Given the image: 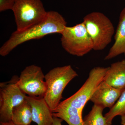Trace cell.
<instances>
[{
    "instance_id": "obj_1",
    "label": "cell",
    "mask_w": 125,
    "mask_h": 125,
    "mask_svg": "<svg viewBox=\"0 0 125 125\" xmlns=\"http://www.w3.org/2000/svg\"><path fill=\"white\" fill-rule=\"evenodd\" d=\"M64 17L56 11H47L41 22L21 31H14L0 48V55L5 57L22 43L38 39L52 34H61L67 26Z\"/></svg>"
},
{
    "instance_id": "obj_2",
    "label": "cell",
    "mask_w": 125,
    "mask_h": 125,
    "mask_svg": "<svg viewBox=\"0 0 125 125\" xmlns=\"http://www.w3.org/2000/svg\"><path fill=\"white\" fill-rule=\"evenodd\" d=\"M78 76L70 65L55 67L45 75L47 89L43 98L52 111L61 102L65 88Z\"/></svg>"
},
{
    "instance_id": "obj_3",
    "label": "cell",
    "mask_w": 125,
    "mask_h": 125,
    "mask_svg": "<svg viewBox=\"0 0 125 125\" xmlns=\"http://www.w3.org/2000/svg\"><path fill=\"white\" fill-rule=\"evenodd\" d=\"M83 22L93 42L94 50L102 51L111 42L115 29L111 21L104 14L91 12L84 17Z\"/></svg>"
},
{
    "instance_id": "obj_4",
    "label": "cell",
    "mask_w": 125,
    "mask_h": 125,
    "mask_svg": "<svg viewBox=\"0 0 125 125\" xmlns=\"http://www.w3.org/2000/svg\"><path fill=\"white\" fill-rule=\"evenodd\" d=\"M61 34L62 47L71 55L82 57L93 50V42L83 22L66 26Z\"/></svg>"
},
{
    "instance_id": "obj_5",
    "label": "cell",
    "mask_w": 125,
    "mask_h": 125,
    "mask_svg": "<svg viewBox=\"0 0 125 125\" xmlns=\"http://www.w3.org/2000/svg\"><path fill=\"white\" fill-rule=\"evenodd\" d=\"M12 11L18 31H21L43 20L47 11L41 0H15Z\"/></svg>"
},
{
    "instance_id": "obj_6",
    "label": "cell",
    "mask_w": 125,
    "mask_h": 125,
    "mask_svg": "<svg viewBox=\"0 0 125 125\" xmlns=\"http://www.w3.org/2000/svg\"><path fill=\"white\" fill-rule=\"evenodd\" d=\"M108 67H95L90 70L88 78L78 91L60 104L77 108L81 115L85 104L97 87L103 81Z\"/></svg>"
},
{
    "instance_id": "obj_7",
    "label": "cell",
    "mask_w": 125,
    "mask_h": 125,
    "mask_svg": "<svg viewBox=\"0 0 125 125\" xmlns=\"http://www.w3.org/2000/svg\"><path fill=\"white\" fill-rule=\"evenodd\" d=\"M18 78L15 75L9 82L0 83V122L11 121L14 108L26 100L27 95L17 84Z\"/></svg>"
},
{
    "instance_id": "obj_8",
    "label": "cell",
    "mask_w": 125,
    "mask_h": 125,
    "mask_svg": "<svg viewBox=\"0 0 125 125\" xmlns=\"http://www.w3.org/2000/svg\"><path fill=\"white\" fill-rule=\"evenodd\" d=\"M17 84L28 96L43 98L46 91L45 75L41 67L34 65L27 66L21 72Z\"/></svg>"
},
{
    "instance_id": "obj_9",
    "label": "cell",
    "mask_w": 125,
    "mask_h": 125,
    "mask_svg": "<svg viewBox=\"0 0 125 125\" xmlns=\"http://www.w3.org/2000/svg\"><path fill=\"white\" fill-rule=\"evenodd\" d=\"M123 90L117 89L103 81L94 92L90 101L94 105L102 107L111 108L118 100Z\"/></svg>"
},
{
    "instance_id": "obj_10",
    "label": "cell",
    "mask_w": 125,
    "mask_h": 125,
    "mask_svg": "<svg viewBox=\"0 0 125 125\" xmlns=\"http://www.w3.org/2000/svg\"><path fill=\"white\" fill-rule=\"evenodd\" d=\"M26 99L32 108V120L37 125H52V112L43 98L27 96Z\"/></svg>"
},
{
    "instance_id": "obj_11",
    "label": "cell",
    "mask_w": 125,
    "mask_h": 125,
    "mask_svg": "<svg viewBox=\"0 0 125 125\" xmlns=\"http://www.w3.org/2000/svg\"><path fill=\"white\" fill-rule=\"evenodd\" d=\"M114 40V44L104 58L105 60H111L122 54L125 56V7L120 14Z\"/></svg>"
},
{
    "instance_id": "obj_12",
    "label": "cell",
    "mask_w": 125,
    "mask_h": 125,
    "mask_svg": "<svg viewBox=\"0 0 125 125\" xmlns=\"http://www.w3.org/2000/svg\"><path fill=\"white\" fill-rule=\"evenodd\" d=\"M103 81L117 89H125V60L112 63L108 67Z\"/></svg>"
},
{
    "instance_id": "obj_13",
    "label": "cell",
    "mask_w": 125,
    "mask_h": 125,
    "mask_svg": "<svg viewBox=\"0 0 125 125\" xmlns=\"http://www.w3.org/2000/svg\"><path fill=\"white\" fill-rule=\"evenodd\" d=\"M52 115L61 118L69 125H85L82 115L75 108L59 104L52 111Z\"/></svg>"
},
{
    "instance_id": "obj_14",
    "label": "cell",
    "mask_w": 125,
    "mask_h": 125,
    "mask_svg": "<svg viewBox=\"0 0 125 125\" xmlns=\"http://www.w3.org/2000/svg\"><path fill=\"white\" fill-rule=\"evenodd\" d=\"M11 121L16 125H30L32 120V108L27 99L14 108Z\"/></svg>"
},
{
    "instance_id": "obj_15",
    "label": "cell",
    "mask_w": 125,
    "mask_h": 125,
    "mask_svg": "<svg viewBox=\"0 0 125 125\" xmlns=\"http://www.w3.org/2000/svg\"><path fill=\"white\" fill-rule=\"evenodd\" d=\"M125 115V89L123 90L117 102L110 108L109 111L105 114V117L107 125H111L115 117Z\"/></svg>"
},
{
    "instance_id": "obj_16",
    "label": "cell",
    "mask_w": 125,
    "mask_h": 125,
    "mask_svg": "<svg viewBox=\"0 0 125 125\" xmlns=\"http://www.w3.org/2000/svg\"><path fill=\"white\" fill-rule=\"evenodd\" d=\"M103 108L94 105L92 110L83 120L85 125H107L106 120L103 115Z\"/></svg>"
},
{
    "instance_id": "obj_17",
    "label": "cell",
    "mask_w": 125,
    "mask_h": 125,
    "mask_svg": "<svg viewBox=\"0 0 125 125\" xmlns=\"http://www.w3.org/2000/svg\"><path fill=\"white\" fill-rule=\"evenodd\" d=\"M15 1V0H0V11L9 10H12Z\"/></svg>"
},
{
    "instance_id": "obj_18",
    "label": "cell",
    "mask_w": 125,
    "mask_h": 125,
    "mask_svg": "<svg viewBox=\"0 0 125 125\" xmlns=\"http://www.w3.org/2000/svg\"><path fill=\"white\" fill-rule=\"evenodd\" d=\"M63 120L61 118L53 116V121L52 125H62V122Z\"/></svg>"
},
{
    "instance_id": "obj_19",
    "label": "cell",
    "mask_w": 125,
    "mask_h": 125,
    "mask_svg": "<svg viewBox=\"0 0 125 125\" xmlns=\"http://www.w3.org/2000/svg\"><path fill=\"white\" fill-rule=\"evenodd\" d=\"M0 125H16L13 123L11 121L6 122H0Z\"/></svg>"
},
{
    "instance_id": "obj_20",
    "label": "cell",
    "mask_w": 125,
    "mask_h": 125,
    "mask_svg": "<svg viewBox=\"0 0 125 125\" xmlns=\"http://www.w3.org/2000/svg\"><path fill=\"white\" fill-rule=\"evenodd\" d=\"M121 123L122 125H125V115L121 116Z\"/></svg>"
}]
</instances>
